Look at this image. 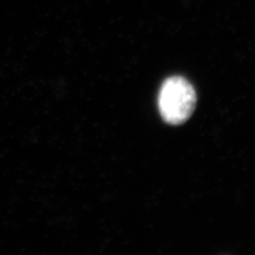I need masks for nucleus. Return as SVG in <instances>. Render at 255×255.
<instances>
[{
	"label": "nucleus",
	"instance_id": "f257e3e1",
	"mask_svg": "<svg viewBox=\"0 0 255 255\" xmlns=\"http://www.w3.org/2000/svg\"><path fill=\"white\" fill-rule=\"evenodd\" d=\"M196 92L185 78L166 79L158 94L157 105L164 122L172 126L185 123L196 107Z\"/></svg>",
	"mask_w": 255,
	"mask_h": 255
}]
</instances>
